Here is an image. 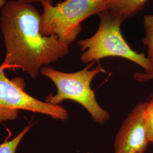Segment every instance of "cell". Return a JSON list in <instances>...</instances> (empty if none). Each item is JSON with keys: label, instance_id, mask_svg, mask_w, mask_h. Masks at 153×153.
<instances>
[{"label": "cell", "instance_id": "obj_1", "mask_svg": "<svg viewBox=\"0 0 153 153\" xmlns=\"http://www.w3.org/2000/svg\"><path fill=\"white\" fill-rule=\"evenodd\" d=\"M41 14L32 4L7 1L0 16V29L5 47L3 61L7 69H21L34 79L45 66L65 56L69 46L54 35L44 36Z\"/></svg>", "mask_w": 153, "mask_h": 153}, {"label": "cell", "instance_id": "obj_2", "mask_svg": "<svg viewBox=\"0 0 153 153\" xmlns=\"http://www.w3.org/2000/svg\"><path fill=\"white\" fill-rule=\"evenodd\" d=\"M100 23L95 33L77 44L82 51L81 60L91 63L108 57H119L131 61L142 68L146 74L153 73L152 62L143 53L131 49L121 32L123 21L103 10L98 14Z\"/></svg>", "mask_w": 153, "mask_h": 153}, {"label": "cell", "instance_id": "obj_3", "mask_svg": "<svg viewBox=\"0 0 153 153\" xmlns=\"http://www.w3.org/2000/svg\"><path fill=\"white\" fill-rule=\"evenodd\" d=\"M94 62L90 63L79 71L73 73L57 71L52 67H43L40 73L51 79L57 88L56 94L48 95L45 102L60 105L66 100L74 101L86 109L95 123L101 124L108 120L109 112L99 105L95 92L91 88L94 77L105 71L100 66L90 69Z\"/></svg>", "mask_w": 153, "mask_h": 153}, {"label": "cell", "instance_id": "obj_4", "mask_svg": "<svg viewBox=\"0 0 153 153\" xmlns=\"http://www.w3.org/2000/svg\"><path fill=\"white\" fill-rule=\"evenodd\" d=\"M104 2L65 0L56 5L42 3L43 11L41 14V33L44 36L54 35L69 46L81 32L82 21L103 11Z\"/></svg>", "mask_w": 153, "mask_h": 153}, {"label": "cell", "instance_id": "obj_5", "mask_svg": "<svg viewBox=\"0 0 153 153\" xmlns=\"http://www.w3.org/2000/svg\"><path fill=\"white\" fill-rule=\"evenodd\" d=\"M7 66L0 65V123L16 120L20 110L49 116L54 119L66 120L68 112L61 105L51 104L33 97L26 93L24 79L21 77L9 79L5 71Z\"/></svg>", "mask_w": 153, "mask_h": 153}, {"label": "cell", "instance_id": "obj_6", "mask_svg": "<svg viewBox=\"0 0 153 153\" xmlns=\"http://www.w3.org/2000/svg\"><path fill=\"white\" fill-rule=\"evenodd\" d=\"M146 102L134 107L123 121L114 144V153H145L149 142L145 120Z\"/></svg>", "mask_w": 153, "mask_h": 153}, {"label": "cell", "instance_id": "obj_7", "mask_svg": "<svg viewBox=\"0 0 153 153\" xmlns=\"http://www.w3.org/2000/svg\"><path fill=\"white\" fill-rule=\"evenodd\" d=\"M149 0H106L103 10H105L116 18L124 22L141 11Z\"/></svg>", "mask_w": 153, "mask_h": 153}, {"label": "cell", "instance_id": "obj_8", "mask_svg": "<svg viewBox=\"0 0 153 153\" xmlns=\"http://www.w3.org/2000/svg\"><path fill=\"white\" fill-rule=\"evenodd\" d=\"M145 36L142 42L148 48V57L153 65V15H146L143 18Z\"/></svg>", "mask_w": 153, "mask_h": 153}, {"label": "cell", "instance_id": "obj_9", "mask_svg": "<svg viewBox=\"0 0 153 153\" xmlns=\"http://www.w3.org/2000/svg\"><path fill=\"white\" fill-rule=\"evenodd\" d=\"M32 126V124H28L14 138L1 143L0 153H16L20 142L24 136L27 133L28 131H30Z\"/></svg>", "mask_w": 153, "mask_h": 153}, {"label": "cell", "instance_id": "obj_10", "mask_svg": "<svg viewBox=\"0 0 153 153\" xmlns=\"http://www.w3.org/2000/svg\"><path fill=\"white\" fill-rule=\"evenodd\" d=\"M145 120L149 141L153 145V97L149 102H146Z\"/></svg>", "mask_w": 153, "mask_h": 153}, {"label": "cell", "instance_id": "obj_11", "mask_svg": "<svg viewBox=\"0 0 153 153\" xmlns=\"http://www.w3.org/2000/svg\"><path fill=\"white\" fill-rule=\"evenodd\" d=\"M134 78L141 82L147 81L148 80L153 79V73L146 74L145 73H136L134 74Z\"/></svg>", "mask_w": 153, "mask_h": 153}, {"label": "cell", "instance_id": "obj_12", "mask_svg": "<svg viewBox=\"0 0 153 153\" xmlns=\"http://www.w3.org/2000/svg\"><path fill=\"white\" fill-rule=\"evenodd\" d=\"M16 1L22 3L28 4H33V3H35V2H40L41 4L43 2H48V3L53 4V0H16Z\"/></svg>", "mask_w": 153, "mask_h": 153}, {"label": "cell", "instance_id": "obj_13", "mask_svg": "<svg viewBox=\"0 0 153 153\" xmlns=\"http://www.w3.org/2000/svg\"><path fill=\"white\" fill-rule=\"evenodd\" d=\"M7 2V0H0V13L2 11V8L4 7V6L5 5Z\"/></svg>", "mask_w": 153, "mask_h": 153}, {"label": "cell", "instance_id": "obj_14", "mask_svg": "<svg viewBox=\"0 0 153 153\" xmlns=\"http://www.w3.org/2000/svg\"><path fill=\"white\" fill-rule=\"evenodd\" d=\"M95 1H100V2H102V1H106V0H95Z\"/></svg>", "mask_w": 153, "mask_h": 153}]
</instances>
